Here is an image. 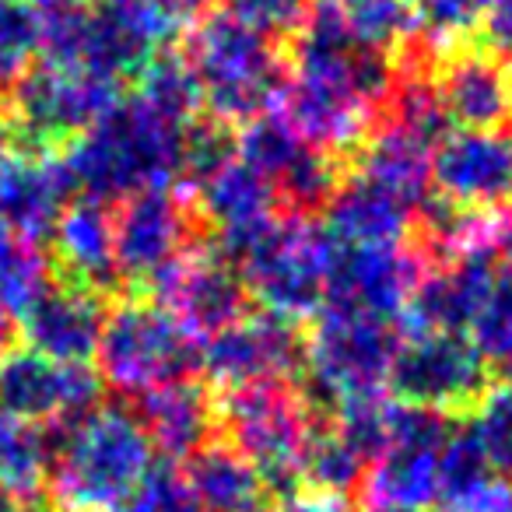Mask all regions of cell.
<instances>
[{
  "label": "cell",
  "instance_id": "6da1fadb",
  "mask_svg": "<svg viewBox=\"0 0 512 512\" xmlns=\"http://www.w3.org/2000/svg\"><path fill=\"white\" fill-rule=\"evenodd\" d=\"M183 127L158 116L141 99H116L60 155L74 193L120 204L144 190H165L179 176Z\"/></svg>",
  "mask_w": 512,
  "mask_h": 512
},
{
  "label": "cell",
  "instance_id": "7a4b0ae2",
  "mask_svg": "<svg viewBox=\"0 0 512 512\" xmlns=\"http://www.w3.org/2000/svg\"><path fill=\"white\" fill-rule=\"evenodd\" d=\"M57 428L46 481L60 512H113L155 463L141 421L123 404H99Z\"/></svg>",
  "mask_w": 512,
  "mask_h": 512
},
{
  "label": "cell",
  "instance_id": "3957f363",
  "mask_svg": "<svg viewBox=\"0 0 512 512\" xmlns=\"http://www.w3.org/2000/svg\"><path fill=\"white\" fill-rule=\"evenodd\" d=\"M179 53L197 78L207 116L225 127L271 113L288 81L278 39L249 29L232 15L197 22Z\"/></svg>",
  "mask_w": 512,
  "mask_h": 512
},
{
  "label": "cell",
  "instance_id": "277c9868",
  "mask_svg": "<svg viewBox=\"0 0 512 512\" xmlns=\"http://www.w3.org/2000/svg\"><path fill=\"white\" fill-rule=\"evenodd\" d=\"M218 421L232 435V449H239L264 477L274 502L278 495L292 498L306 491L302 456L316 428L306 393L285 379L235 386L225 390V400H218Z\"/></svg>",
  "mask_w": 512,
  "mask_h": 512
},
{
  "label": "cell",
  "instance_id": "5b68a950",
  "mask_svg": "<svg viewBox=\"0 0 512 512\" xmlns=\"http://www.w3.org/2000/svg\"><path fill=\"white\" fill-rule=\"evenodd\" d=\"M95 358L102 383L123 397H141L200 372V337L158 302H123L106 316Z\"/></svg>",
  "mask_w": 512,
  "mask_h": 512
},
{
  "label": "cell",
  "instance_id": "8992f818",
  "mask_svg": "<svg viewBox=\"0 0 512 512\" xmlns=\"http://www.w3.org/2000/svg\"><path fill=\"white\" fill-rule=\"evenodd\" d=\"M397 355V330L376 316L323 306L316 313L313 337L306 341L309 407H327L355 397L383 393Z\"/></svg>",
  "mask_w": 512,
  "mask_h": 512
},
{
  "label": "cell",
  "instance_id": "52a82bcc",
  "mask_svg": "<svg viewBox=\"0 0 512 512\" xmlns=\"http://www.w3.org/2000/svg\"><path fill=\"white\" fill-rule=\"evenodd\" d=\"M386 386L400 404L467 418L488 397L491 372L467 334H414L397 344Z\"/></svg>",
  "mask_w": 512,
  "mask_h": 512
},
{
  "label": "cell",
  "instance_id": "ba28073f",
  "mask_svg": "<svg viewBox=\"0 0 512 512\" xmlns=\"http://www.w3.org/2000/svg\"><path fill=\"white\" fill-rule=\"evenodd\" d=\"M330 235L309 218H278L267 239L239 264L249 299L264 313L302 323L323 309V264Z\"/></svg>",
  "mask_w": 512,
  "mask_h": 512
},
{
  "label": "cell",
  "instance_id": "9c48e42d",
  "mask_svg": "<svg viewBox=\"0 0 512 512\" xmlns=\"http://www.w3.org/2000/svg\"><path fill=\"white\" fill-rule=\"evenodd\" d=\"M120 99V85H109L85 71L53 64H32L15 81V130L29 137L32 151H53L71 144Z\"/></svg>",
  "mask_w": 512,
  "mask_h": 512
},
{
  "label": "cell",
  "instance_id": "30bf717a",
  "mask_svg": "<svg viewBox=\"0 0 512 512\" xmlns=\"http://www.w3.org/2000/svg\"><path fill=\"white\" fill-rule=\"evenodd\" d=\"M421 278H425V264L418 249H411L407 242L348 246L330 239L327 264H323V306L397 323Z\"/></svg>",
  "mask_w": 512,
  "mask_h": 512
},
{
  "label": "cell",
  "instance_id": "8fae6325",
  "mask_svg": "<svg viewBox=\"0 0 512 512\" xmlns=\"http://www.w3.org/2000/svg\"><path fill=\"white\" fill-rule=\"evenodd\" d=\"M200 372L225 390L260 379L288 383L306 372V330L274 313L242 316L239 323L200 341Z\"/></svg>",
  "mask_w": 512,
  "mask_h": 512
},
{
  "label": "cell",
  "instance_id": "7c38bea8",
  "mask_svg": "<svg viewBox=\"0 0 512 512\" xmlns=\"http://www.w3.org/2000/svg\"><path fill=\"white\" fill-rule=\"evenodd\" d=\"M432 193L463 211L512 204V137L498 130H449L428 151Z\"/></svg>",
  "mask_w": 512,
  "mask_h": 512
},
{
  "label": "cell",
  "instance_id": "4fadbf2b",
  "mask_svg": "<svg viewBox=\"0 0 512 512\" xmlns=\"http://www.w3.org/2000/svg\"><path fill=\"white\" fill-rule=\"evenodd\" d=\"M102 379L88 365H60L29 348L0 355V411L29 425H67L99 407Z\"/></svg>",
  "mask_w": 512,
  "mask_h": 512
},
{
  "label": "cell",
  "instance_id": "5bb4252c",
  "mask_svg": "<svg viewBox=\"0 0 512 512\" xmlns=\"http://www.w3.org/2000/svg\"><path fill=\"white\" fill-rule=\"evenodd\" d=\"M193 214L176 193L144 190L120 200L113 211V249L120 281L151 285L165 267L190 253Z\"/></svg>",
  "mask_w": 512,
  "mask_h": 512
},
{
  "label": "cell",
  "instance_id": "9a60e30c",
  "mask_svg": "<svg viewBox=\"0 0 512 512\" xmlns=\"http://www.w3.org/2000/svg\"><path fill=\"white\" fill-rule=\"evenodd\" d=\"M498 246H470L442 264V271L425 274L414 288L411 302L400 313V327L407 337L414 334H463L474 327L477 313L488 302L498 278Z\"/></svg>",
  "mask_w": 512,
  "mask_h": 512
},
{
  "label": "cell",
  "instance_id": "2e32d148",
  "mask_svg": "<svg viewBox=\"0 0 512 512\" xmlns=\"http://www.w3.org/2000/svg\"><path fill=\"white\" fill-rule=\"evenodd\" d=\"M148 288L155 292L158 306L169 309L193 337L218 334V330L239 323L249 309L242 274L214 249L211 253H183Z\"/></svg>",
  "mask_w": 512,
  "mask_h": 512
},
{
  "label": "cell",
  "instance_id": "e0dca14e",
  "mask_svg": "<svg viewBox=\"0 0 512 512\" xmlns=\"http://www.w3.org/2000/svg\"><path fill=\"white\" fill-rule=\"evenodd\" d=\"M71 197V176L50 151H15L0 162V225L15 239H50Z\"/></svg>",
  "mask_w": 512,
  "mask_h": 512
},
{
  "label": "cell",
  "instance_id": "ac0fdd59",
  "mask_svg": "<svg viewBox=\"0 0 512 512\" xmlns=\"http://www.w3.org/2000/svg\"><path fill=\"white\" fill-rule=\"evenodd\" d=\"M106 299L85 285H53L29 313L22 316L25 348L60 365H88L99 351L106 327Z\"/></svg>",
  "mask_w": 512,
  "mask_h": 512
},
{
  "label": "cell",
  "instance_id": "d6986e66",
  "mask_svg": "<svg viewBox=\"0 0 512 512\" xmlns=\"http://www.w3.org/2000/svg\"><path fill=\"white\" fill-rule=\"evenodd\" d=\"M435 88L456 130H498L512 116L509 71L488 50L449 53Z\"/></svg>",
  "mask_w": 512,
  "mask_h": 512
},
{
  "label": "cell",
  "instance_id": "ffe728a7",
  "mask_svg": "<svg viewBox=\"0 0 512 512\" xmlns=\"http://www.w3.org/2000/svg\"><path fill=\"white\" fill-rule=\"evenodd\" d=\"M53 260L67 281L106 295L120 285L113 249V207L92 197H74L53 228Z\"/></svg>",
  "mask_w": 512,
  "mask_h": 512
},
{
  "label": "cell",
  "instance_id": "44dd1931",
  "mask_svg": "<svg viewBox=\"0 0 512 512\" xmlns=\"http://www.w3.org/2000/svg\"><path fill=\"white\" fill-rule=\"evenodd\" d=\"M134 414L148 435L151 449L165 453V460H190L197 449H204L218 425V404L211 393L193 379L158 386L151 393L134 397Z\"/></svg>",
  "mask_w": 512,
  "mask_h": 512
},
{
  "label": "cell",
  "instance_id": "7402d4cb",
  "mask_svg": "<svg viewBox=\"0 0 512 512\" xmlns=\"http://www.w3.org/2000/svg\"><path fill=\"white\" fill-rule=\"evenodd\" d=\"M439 449L435 442H390L365 470V509L432 512L439 505Z\"/></svg>",
  "mask_w": 512,
  "mask_h": 512
},
{
  "label": "cell",
  "instance_id": "603a6c76",
  "mask_svg": "<svg viewBox=\"0 0 512 512\" xmlns=\"http://www.w3.org/2000/svg\"><path fill=\"white\" fill-rule=\"evenodd\" d=\"M183 477L207 512H274L278 509V502H274L264 477L256 474L253 463L232 446L207 442L204 449H197V453L190 456Z\"/></svg>",
  "mask_w": 512,
  "mask_h": 512
},
{
  "label": "cell",
  "instance_id": "cb8c5ba5",
  "mask_svg": "<svg viewBox=\"0 0 512 512\" xmlns=\"http://www.w3.org/2000/svg\"><path fill=\"white\" fill-rule=\"evenodd\" d=\"M327 211V235L348 246H390L404 242L411 228L414 211L390 197L379 186L365 183L362 176L341 179L337 193L330 197Z\"/></svg>",
  "mask_w": 512,
  "mask_h": 512
},
{
  "label": "cell",
  "instance_id": "d4e9b609",
  "mask_svg": "<svg viewBox=\"0 0 512 512\" xmlns=\"http://www.w3.org/2000/svg\"><path fill=\"white\" fill-rule=\"evenodd\" d=\"M505 491L509 481L491 467L470 421H456L439 449V505L446 512H484Z\"/></svg>",
  "mask_w": 512,
  "mask_h": 512
},
{
  "label": "cell",
  "instance_id": "484cf974",
  "mask_svg": "<svg viewBox=\"0 0 512 512\" xmlns=\"http://www.w3.org/2000/svg\"><path fill=\"white\" fill-rule=\"evenodd\" d=\"M428 151H432V144L390 127L358 148V176L418 214V207L432 197Z\"/></svg>",
  "mask_w": 512,
  "mask_h": 512
},
{
  "label": "cell",
  "instance_id": "4316f807",
  "mask_svg": "<svg viewBox=\"0 0 512 512\" xmlns=\"http://www.w3.org/2000/svg\"><path fill=\"white\" fill-rule=\"evenodd\" d=\"M197 200L204 218L211 221L218 232H232V228H246L256 221L274 218V204L278 193L267 176L246 165L239 155L228 165H221L214 176H207L197 186Z\"/></svg>",
  "mask_w": 512,
  "mask_h": 512
},
{
  "label": "cell",
  "instance_id": "83f0119b",
  "mask_svg": "<svg viewBox=\"0 0 512 512\" xmlns=\"http://www.w3.org/2000/svg\"><path fill=\"white\" fill-rule=\"evenodd\" d=\"M53 439L43 425H29L22 418L0 411V491L18 498H32L39 484L50 477Z\"/></svg>",
  "mask_w": 512,
  "mask_h": 512
},
{
  "label": "cell",
  "instance_id": "f1b7e54d",
  "mask_svg": "<svg viewBox=\"0 0 512 512\" xmlns=\"http://www.w3.org/2000/svg\"><path fill=\"white\" fill-rule=\"evenodd\" d=\"M137 99L155 109L158 116L179 123V127L193 123V116L204 109L200 85L193 78L190 64L183 60V53H172V50L151 57V64L137 78Z\"/></svg>",
  "mask_w": 512,
  "mask_h": 512
},
{
  "label": "cell",
  "instance_id": "f546056e",
  "mask_svg": "<svg viewBox=\"0 0 512 512\" xmlns=\"http://www.w3.org/2000/svg\"><path fill=\"white\" fill-rule=\"evenodd\" d=\"M53 285H57L53 260L39 249V242L4 235L0 242V302L8 306V313L22 320Z\"/></svg>",
  "mask_w": 512,
  "mask_h": 512
},
{
  "label": "cell",
  "instance_id": "4dcf8cb0",
  "mask_svg": "<svg viewBox=\"0 0 512 512\" xmlns=\"http://www.w3.org/2000/svg\"><path fill=\"white\" fill-rule=\"evenodd\" d=\"M369 463L334 432V428H313L306 456H302V481L320 495L344 498L348 491L362 488Z\"/></svg>",
  "mask_w": 512,
  "mask_h": 512
},
{
  "label": "cell",
  "instance_id": "1f68e13d",
  "mask_svg": "<svg viewBox=\"0 0 512 512\" xmlns=\"http://www.w3.org/2000/svg\"><path fill=\"white\" fill-rule=\"evenodd\" d=\"M341 186V169H337L334 155L320 148H302V155L274 179V193L281 204L292 207L295 218H309L313 211L330 204V197Z\"/></svg>",
  "mask_w": 512,
  "mask_h": 512
},
{
  "label": "cell",
  "instance_id": "d6a6232c",
  "mask_svg": "<svg viewBox=\"0 0 512 512\" xmlns=\"http://www.w3.org/2000/svg\"><path fill=\"white\" fill-rule=\"evenodd\" d=\"M302 148L306 141L295 134L292 123L281 113H260L256 120L242 123V134L235 137V155L271 183L302 155Z\"/></svg>",
  "mask_w": 512,
  "mask_h": 512
},
{
  "label": "cell",
  "instance_id": "836d02e7",
  "mask_svg": "<svg viewBox=\"0 0 512 512\" xmlns=\"http://www.w3.org/2000/svg\"><path fill=\"white\" fill-rule=\"evenodd\" d=\"M386 106H393V120H397L393 127L418 137V141L435 144L442 134H449V116L442 109L435 78H428V74L407 71L400 81H393Z\"/></svg>",
  "mask_w": 512,
  "mask_h": 512
},
{
  "label": "cell",
  "instance_id": "e575fe53",
  "mask_svg": "<svg viewBox=\"0 0 512 512\" xmlns=\"http://www.w3.org/2000/svg\"><path fill=\"white\" fill-rule=\"evenodd\" d=\"M348 25V32L358 43L372 46V50L390 53L400 39H407L411 29V4L407 0H330Z\"/></svg>",
  "mask_w": 512,
  "mask_h": 512
},
{
  "label": "cell",
  "instance_id": "d590c367",
  "mask_svg": "<svg viewBox=\"0 0 512 512\" xmlns=\"http://www.w3.org/2000/svg\"><path fill=\"white\" fill-rule=\"evenodd\" d=\"M390 414H393V397L386 400L383 393L344 400V404H337L334 432L341 435L365 463H372L390 446Z\"/></svg>",
  "mask_w": 512,
  "mask_h": 512
},
{
  "label": "cell",
  "instance_id": "8d00e7d4",
  "mask_svg": "<svg viewBox=\"0 0 512 512\" xmlns=\"http://www.w3.org/2000/svg\"><path fill=\"white\" fill-rule=\"evenodd\" d=\"M39 57V18L25 0H0V85H15Z\"/></svg>",
  "mask_w": 512,
  "mask_h": 512
},
{
  "label": "cell",
  "instance_id": "74e56055",
  "mask_svg": "<svg viewBox=\"0 0 512 512\" xmlns=\"http://www.w3.org/2000/svg\"><path fill=\"white\" fill-rule=\"evenodd\" d=\"M235 158V134L218 120H193L183 127V155H179V176L197 190L207 176Z\"/></svg>",
  "mask_w": 512,
  "mask_h": 512
},
{
  "label": "cell",
  "instance_id": "f35d334b",
  "mask_svg": "<svg viewBox=\"0 0 512 512\" xmlns=\"http://www.w3.org/2000/svg\"><path fill=\"white\" fill-rule=\"evenodd\" d=\"M113 512H207V509L197 502L183 470H176L172 463H151L148 474L137 481V488Z\"/></svg>",
  "mask_w": 512,
  "mask_h": 512
},
{
  "label": "cell",
  "instance_id": "ab89813d",
  "mask_svg": "<svg viewBox=\"0 0 512 512\" xmlns=\"http://www.w3.org/2000/svg\"><path fill=\"white\" fill-rule=\"evenodd\" d=\"M470 341L488 362H505L512 355V264H498L495 288L470 327Z\"/></svg>",
  "mask_w": 512,
  "mask_h": 512
},
{
  "label": "cell",
  "instance_id": "60d3db41",
  "mask_svg": "<svg viewBox=\"0 0 512 512\" xmlns=\"http://www.w3.org/2000/svg\"><path fill=\"white\" fill-rule=\"evenodd\" d=\"M470 428H474L477 442L484 446V453H488L491 467L498 470V477H509L512 474V386L488 390V397L470 414Z\"/></svg>",
  "mask_w": 512,
  "mask_h": 512
},
{
  "label": "cell",
  "instance_id": "b9f144b4",
  "mask_svg": "<svg viewBox=\"0 0 512 512\" xmlns=\"http://www.w3.org/2000/svg\"><path fill=\"white\" fill-rule=\"evenodd\" d=\"M225 15L239 18L264 36H295L309 18V0H225Z\"/></svg>",
  "mask_w": 512,
  "mask_h": 512
},
{
  "label": "cell",
  "instance_id": "7bdbcfd3",
  "mask_svg": "<svg viewBox=\"0 0 512 512\" xmlns=\"http://www.w3.org/2000/svg\"><path fill=\"white\" fill-rule=\"evenodd\" d=\"M407 4L425 22L428 36H453L474 25L488 11L491 0H407Z\"/></svg>",
  "mask_w": 512,
  "mask_h": 512
},
{
  "label": "cell",
  "instance_id": "ee69618b",
  "mask_svg": "<svg viewBox=\"0 0 512 512\" xmlns=\"http://www.w3.org/2000/svg\"><path fill=\"white\" fill-rule=\"evenodd\" d=\"M484 46L491 53H509L512 57V0H491L481 15Z\"/></svg>",
  "mask_w": 512,
  "mask_h": 512
},
{
  "label": "cell",
  "instance_id": "f6af8a7d",
  "mask_svg": "<svg viewBox=\"0 0 512 512\" xmlns=\"http://www.w3.org/2000/svg\"><path fill=\"white\" fill-rule=\"evenodd\" d=\"M15 148H18V130H15V120H11V116L0 113V162H4V158L15 155Z\"/></svg>",
  "mask_w": 512,
  "mask_h": 512
},
{
  "label": "cell",
  "instance_id": "bcb514c9",
  "mask_svg": "<svg viewBox=\"0 0 512 512\" xmlns=\"http://www.w3.org/2000/svg\"><path fill=\"white\" fill-rule=\"evenodd\" d=\"M15 344V316L8 313V306L0 302V355H8Z\"/></svg>",
  "mask_w": 512,
  "mask_h": 512
},
{
  "label": "cell",
  "instance_id": "7dc6e473",
  "mask_svg": "<svg viewBox=\"0 0 512 512\" xmlns=\"http://www.w3.org/2000/svg\"><path fill=\"white\" fill-rule=\"evenodd\" d=\"M484 512H512V488L505 491V495H498L495 502H491V505H488V509H484Z\"/></svg>",
  "mask_w": 512,
  "mask_h": 512
},
{
  "label": "cell",
  "instance_id": "c3c4849f",
  "mask_svg": "<svg viewBox=\"0 0 512 512\" xmlns=\"http://www.w3.org/2000/svg\"><path fill=\"white\" fill-rule=\"evenodd\" d=\"M0 512H18V502L11 495H4V491H0Z\"/></svg>",
  "mask_w": 512,
  "mask_h": 512
},
{
  "label": "cell",
  "instance_id": "681fc988",
  "mask_svg": "<svg viewBox=\"0 0 512 512\" xmlns=\"http://www.w3.org/2000/svg\"><path fill=\"white\" fill-rule=\"evenodd\" d=\"M502 365H505V379H509V383H505V386H512V355H509V358H505V362H502Z\"/></svg>",
  "mask_w": 512,
  "mask_h": 512
},
{
  "label": "cell",
  "instance_id": "f907efd6",
  "mask_svg": "<svg viewBox=\"0 0 512 512\" xmlns=\"http://www.w3.org/2000/svg\"><path fill=\"white\" fill-rule=\"evenodd\" d=\"M18 512H50V509H36V505H32V509H22V505H18Z\"/></svg>",
  "mask_w": 512,
  "mask_h": 512
},
{
  "label": "cell",
  "instance_id": "816d5d0a",
  "mask_svg": "<svg viewBox=\"0 0 512 512\" xmlns=\"http://www.w3.org/2000/svg\"><path fill=\"white\" fill-rule=\"evenodd\" d=\"M4 235H8V232H4V225H0V242H4Z\"/></svg>",
  "mask_w": 512,
  "mask_h": 512
},
{
  "label": "cell",
  "instance_id": "f5cc1de1",
  "mask_svg": "<svg viewBox=\"0 0 512 512\" xmlns=\"http://www.w3.org/2000/svg\"><path fill=\"white\" fill-rule=\"evenodd\" d=\"M509 85H512V71H509Z\"/></svg>",
  "mask_w": 512,
  "mask_h": 512
}]
</instances>
